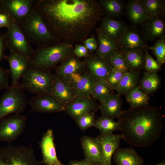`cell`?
<instances>
[{
    "mask_svg": "<svg viewBox=\"0 0 165 165\" xmlns=\"http://www.w3.org/2000/svg\"><path fill=\"white\" fill-rule=\"evenodd\" d=\"M33 7L59 41L83 42L104 13L95 0H36Z\"/></svg>",
    "mask_w": 165,
    "mask_h": 165,
    "instance_id": "1",
    "label": "cell"
},
{
    "mask_svg": "<svg viewBox=\"0 0 165 165\" xmlns=\"http://www.w3.org/2000/svg\"><path fill=\"white\" fill-rule=\"evenodd\" d=\"M122 139L137 147L150 146L160 137L163 116L156 107L149 104L123 111L118 118Z\"/></svg>",
    "mask_w": 165,
    "mask_h": 165,
    "instance_id": "2",
    "label": "cell"
},
{
    "mask_svg": "<svg viewBox=\"0 0 165 165\" xmlns=\"http://www.w3.org/2000/svg\"><path fill=\"white\" fill-rule=\"evenodd\" d=\"M18 24L30 43L37 47L51 46L61 42L50 32L41 15L33 6L27 16Z\"/></svg>",
    "mask_w": 165,
    "mask_h": 165,
    "instance_id": "3",
    "label": "cell"
},
{
    "mask_svg": "<svg viewBox=\"0 0 165 165\" xmlns=\"http://www.w3.org/2000/svg\"><path fill=\"white\" fill-rule=\"evenodd\" d=\"M74 48L72 44L62 41L51 46L37 47L30 59V65L50 70L73 54Z\"/></svg>",
    "mask_w": 165,
    "mask_h": 165,
    "instance_id": "4",
    "label": "cell"
},
{
    "mask_svg": "<svg viewBox=\"0 0 165 165\" xmlns=\"http://www.w3.org/2000/svg\"><path fill=\"white\" fill-rule=\"evenodd\" d=\"M54 76L50 70L30 66L22 77L19 84L24 90L35 95H50Z\"/></svg>",
    "mask_w": 165,
    "mask_h": 165,
    "instance_id": "5",
    "label": "cell"
},
{
    "mask_svg": "<svg viewBox=\"0 0 165 165\" xmlns=\"http://www.w3.org/2000/svg\"><path fill=\"white\" fill-rule=\"evenodd\" d=\"M24 90L19 83L10 86L0 98V121L12 114H20L28 102Z\"/></svg>",
    "mask_w": 165,
    "mask_h": 165,
    "instance_id": "6",
    "label": "cell"
},
{
    "mask_svg": "<svg viewBox=\"0 0 165 165\" xmlns=\"http://www.w3.org/2000/svg\"><path fill=\"white\" fill-rule=\"evenodd\" d=\"M30 147L10 145L0 147V165H40Z\"/></svg>",
    "mask_w": 165,
    "mask_h": 165,
    "instance_id": "7",
    "label": "cell"
},
{
    "mask_svg": "<svg viewBox=\"0 0 165 165\" xmlns=\"http://www.w3.org/2000/svg\"><path fill=\"white\" fill-rule=\"evenodd\" d=\"M11 19V24L6 32L7 48L10 52L20 54L30 60L34 49L18 24Z\"/></svg>",
    "mask_w": 165,
    "mask_h": 165,
    "instance_id": "8",
    "label": "cell"
},
{
    "mask_svg": "<svg viewBox=\"0 0 165 165\" xmlns=\"http://www.w3.org/2000/svg\"><path fill=\"white\" fill-rule=\"evenodd\" d=\"M26 116L13 114L0 121V141L9 144L16 140L24 132Z\"/></svg>",
    "mask_w": 165,
    "mask_h": 165,
    "instance_id": "9",
    "label": "cell"
},
{
    "mask_svg": "<svg viewBox=\"0 0 165 165\" xmlns=\"http://www.w3.org/2000/svg\"><path fill=\"white\" fill-rule=\"evenodd\" d=\"M64 79L70 84L76 97H92L96 80L87 71L73 74Z\"/></svg>",
    "mask_w": 165,
    "mask_h": 165,
    "instance_id": "10",
    "label": "cell"
},
{
    "mask_svg": "<svg viewBox=\"0 0 165 165\" xmlns=\"http://www.w3.org/2000/svg\"><path fill=\"white\" fill-rule=\"evenodd\" d=\"M36 0H0L2 11L18 24L28 15Z\"/></svg>",
    "mask_w": 165,
    "mask_h": 165,
    "instance_id": "11",
    "label": "cell"
},
{
    "mask_svg": "<svg viewBox=\"0 0 165 165\" xmlns=\"http://www.w3.org/2000/svg\"><path fill=\"white\" fill-rule=\"evenodd\" d=\"M146 39L137 30L127 28L117 43L119 50L131 51L149 48L147 44Z\"/></svg>",
    "mask_w": 165,
    "mask_h": 165,
    "instance_id": "12",
    "label": "cell"
},
{
    "mask_svg": "<svg viewBox=\"0 0 165 165\" xmlns=\"http://www.w3.org/2000/svg\"><path fill=\"white\" fill-rule=\"evenodd\" d=\"M32 111L45 113L61 112L65 107L50 95H35L28 102Z\"/></svg>",
    "mask_w": 165,
    "mask_h": 165,
    "instance_id": "13",
    "label": "cell"
},
{
    "mask_svg": "<svg viewBox=\"0 0 165 165\" xmlns=\"http://www.w3.org/2000/svg\"><path fill=\"white\" fill-rule=\"evenodd\" d=\"M54 134L49 129L43 135L40 144L42 155L40 164L45 165H64L58 159L54 142Z\"/></svg>",
    "mask_w": 165,
    "mask_h": 165,
    "instance_id": "14",
    "label": "cell"
},
{
    "mask_svg": "<svg viewBox=\"0 0 165 165\" xmlns=\"http://www.w3.org/2000/svg\"><path fill=\"white\" fill-rule=\"evenodd\" d=\"M84 62L87 71L96 81H106L112 69L106 59L95 54H89Z\"/></svg>",
    "mask_w": 165,
    "mask_h": 165,
    "instance_id": "15",
    "label": "cell"
},
{
    "mask_svg": "<svg viewBox=\"0 0 165 165\" xmlns=\"http://www.w3.org/2000/svg\"><path fill=\"white\" fill-rule=\"evenodd\" d=\"M50 95L65 107L76 97L70 84L55 75Z\"/></svg>",
    "mask_w": 165,
    "mask_h": 165,
    "instance_id": "16",
    "label": "cell"
},
{
    "mask_svg": "<svg viewBox=\"0 0 165 165\" xmlns=\"http://www.w3.org/2000/svg\"><path fill=\"white\" fill-rule=\"evenodd\" d=\"M81 144L85 159L97 165H105L100 143L97 138L82 136Z\"/></svg>",
    "mask_w": 165,
    "mask_h": 165,
    "instance_id": "17",
    "label": "cell"
},
{
    "mask_svg": "<svg viewBox=\"0 0 165 165\" xmlns=\"http://www.w3.org/2000/svg\"><path fill=\"white\" fill-rule=\"evenodd\" d=\"M6 60L9 64L12 80L11 85H16L19 83L20 79L30 66L29 60L20 54L11 52L7 55Z\"/></svg>",
    "mask_w": 165,
    "mask_h": 165,
    "instance_id": "18",
    "label": "cell"
},
{
    "mask_svg": "<svg viewBox=\"0 0 165 165\" xmlns=\"http://www.w3.org/2000/svg\"><path fill=\"white\" fill-rule=\"evenodd\" d=\"M97 106L92 98L76 97L70 104L65 107L66 113L75 120L84 115L95 112Z\"/></svg>",
    "mask_w": 165,
    "mask_h": 165,
    "instance_id": "19",
    "label": "cell"
},
{
    "mask_svg": "<svg viewBox=\"0 0 165 165\" xmlns=\"http://www.w3.org/2000/svg\"><path fill=\"white\" fill-rule=\"evenodd\" d=\"M97 138L101 145L105 165H112V157L119 148L121 135L100 134Z\"/></svg>",
    "mask_w": 165,
    "mask_h": 165,
    "instance_id": "20",
    "label": "cell"
},
{
    "mask_svg": "<svg viewBox=\"0 0 165 165\" xmlns=\"http://www.w3.org/2000/svg\"><path fill=\"white\" fill-rule=\"evenodd\" d=\"M141 24L146 40L152 42L165 37V22L160 16H150Z\"/></svg>",
    "mask_w": 165,
    "mask_h": 165,
    "instance_id": "21",
    "label": "cell"
},
{
    "mask_svg": "<svg viewBox=\"0 0 165 165\" xmlns=\"http://www.w3.org/2000/svg\"><path fill=\"white\" fill-rule=\"evenodd\" d=\"M61 62L56 68L55 75L63 79L73 74L81 73L85 71L86 68L84 62L74 54Z\"/></svg>",
    "mask_w": 165,
    "mask_h": 165,
    "instance_id": "22",
    "label": "cell"
},
{
    "mask_svg": "<svg viewBox=\"0 0 165 165\" xmlns=\"http://www.w3.org/2000/svg\"><path fill=\"white\" fill-rule=\"evenodd\" d=\"M127 28L122 22L107 16L102 19L99 29L104 34L117 44Z\"/></svg>",
    "mask_w": 165,
    "mask_h": 165,
    "instance_id": "23",
    "label": "cell"
},
{
    "mask_svg": "<svg viewBox=\"0 0 165 165\" xmlns=\"http://www.w3.org/2000/svg\"><path fill=\"white\" fill-rule=\"evenodd\" d=\"M117 165H143L144 160L133 148H119L113 155Z\"/></svg>",
    "mask_w": 165,
    "mask_h": 165,
    "instance_id": "24",
    "label": "cell"
},
{
    "mask_svg": "<svg viewBox=\"0 0 165 165\" xmlns=\"http://www.w3.org/2000/svg\"><path fill=\"white\" fill-rule=\"evenodd\" d=\"M125 8L128 18L134 25L142 24L150 16L140 0L129 1Z\"/></svg>",
    "mask_w": 165,
    "mask_h": 165,
    "instance_id": "25",
    "label": "cell"
},
{
    "mask_svg": "<svg viewBox=\"0 0 165 165\" xmlns=\"http://www.w3.org/2000/svg\"><path fill=\"white\" fill-rule=\"evenodd\" d=\"M122 105L120 95L113 94L100 103L99 108L102 116L118 119L123 111Z\"/></svg>",
    "mask_w": 165,
    "mask_h": 165,
    "instance_id": "26",
    "label": "cell"
},
{
    "mask_svg": "<svg viewBox=\"0 0 165 165\" xmlns=\"http://www.w3.org/2000/svg\"><path fill=\"white\" fill-rule=\"evenodd\" d=\"M98 47L95 54L107 59L119 50L117 44L104 34L98 28L97 29Z\"/></svg>",
    "mask_w": 165,
    "mask_h": 165,
    "instance_id": "27",
    "label": "cell"
},
{
    "mask_svg": "<svg viewBox=\"0 0 165 165\" xmlns=\"http://www.w3.org/2000/svg\"><path fill=\"white\" fill-rule=\"evenodd\" d=\"M140 76L139 72L129 71L124 73L114 90L120 95H126L138 86Z\"/></svg>",
    "mask_w": 165,
    "mask_h": 165,
    "instance_id": "28",
    "label": "cell"
},
{
    "mask_svg": "<svg viewBox=\"0 0 165 165\" xmlns=\"http://www.w3.org/2000/svg\"><path fill=\"white\" fill-rule=\"evenodd\" d=\"M125 58L129 71L139 72L144 68L145 56L144 50H120Z\"/></svg>",
    "mask_w": 165,
    "mask_h": 165,
    "instance_id": "29",
    "label": "cell"
},
{
    "mask_svg": "<svg viewBox=\"0 0 165 165\" xmlns=\"http://www.w3.org/2000/svg\"><path fill=\"white\" fill-rule=\"evenodd\" d=\"M161 80L156 72H146L140 81L138 86L147 95L156 91L160 87Z\"/></svg>",
    "mask_w": 165,
    "mask_h": 165,
    "instance_id": "30",
    "label": "cell"
},
{
    "mask_svg": "<svg viewBox=\"0 0 165 165\" xmlns=\"http://www.w3.org/2000/svg\"><path fill=\"white\" fill-rule=\"evenodd\" d=\"M103 12L110 18L117 17L123 13L126 5L120 0H100L98 1Z\"/></svg>",
    "mask_w": 165,
    "mask_h": 165,
    "instance_id": "31",
    "label": "cell"
},
{
    "mask_svg": "<svg viewBox=\"0 0 165 165\" xmlns=\"http://www.w3.org/2000/svg\"><path fill=\"white\" fill-rule=\"evenodd\" d=\"M94 126L103 134H112L116 130H119L120 128L118 121L115 122L113 118L102 116L95 120Z\"/></svg>",
    "mask_w": 165,
    "mask_h": 165,
    "instance_id": "32",
    "label": "cell"
},
{
    "mask_svg": "<svg viewBox=\"0 0 165 165\" xmlns=\"http://www.w3.org/2000/svg\"><path fill=\"white\" fill-rule=\"evenodd\" d=\"M126 95L127 101L130 107L135 108L148 104V95L140 89L138 86Z\"/></svg>",
    "mask_w": 165,
    "mask_h": 165,
    "instance_id": "33",
    "label": "cell"
},
{
    "mask_svg": "<svg viewBox=\"0 0 165 165\" xmlns=\"http://www.w3.org/2000/svg\"><path fill=\"white\" fill-rule=\"evenodd\" d=\"M113 90L112 87L106 81H96L92 97L98 100L101 103L113 94Z\"/></svg>",
    "mask_w": 165,
    "mask_h": 165,
    "instance_id": "34",
    "label": "cell"
},
{
    "mask_svg": "<svg viewBox=\"0 0 165 165\" xmlns=\"http://www.w3.org/2000/svg\"><path fill=\"white\" fill-rule=\"evenodd\" d=\"M145 9L151 16H164L165 3L161 0H140Z\"/></svg>",
    "mask_w": 165,
    "mask_h": 165,
    "instance_id": "35",
    "label": "cell"
},
{
    "mask_svg": "<svg viewBox=\"0 0 165 165\" xmlns=\"http://www.w3.org/2000/svg\"><path fill=\"white\" fill-rule=\"evenodd\" d=\"M106 60L112 68L123 73L129 71L126 60L120 50L114 53Z\"/></svg>",
    "mask_w": 165,
    "mask_h": 165,
    "instance_id": "36",
    "label": "cell"
},
{
    "mask_svg": "<svg viewBox=\"0 0 165 165\" xmlns=\"http://www.w3.org/2000/svg\"><path fill=\"white\" fill-rule=\"evenodd\" d=\"M149 48L152 50L159 65L161 66L165 62V37L157 39Z\"/></svg>",
    "mask_w": 165,
    "mask_h": 165,
    "instance_id": "37",
    "label": "cell"
},
{
    "mask_svg": "<svg viewBox=\"0 0 165 165\" xmlns=\"http://www.w3.org/2000/svg\"><path fill=\"white\" fill-rule=\"evenodd\" d=\"M74 120L79 128L82 130L85 131L89 128L94 126L95 121V112L84 115Z\"/></svg>",
    "mask_w": 165,
    "mask_h": 165,
    "instance_id": "38",
    "label": "cell"
},
{
    "mask_svg": "<svg viewBox=\"0 0 165 165\" xmlns=\"http://www.w3.org/2000/svg\"><path fill=\"white\" fill-rule=\"evenodd\" d=\"M145 61L144 68L147 72H157L161 68V66L148 53L147 50H144Z\"/></svg>",
    "mask_w": 165,
    "mask_h": 165,
    "instance_id": "39",
    "label": "cell"
},
{
    "mask_svg": "<svg viewBox=\"0 0 165 165\" xmlns=\"http://www.w3.org/2000/svg\"><path fill=\"white\" fill-rule=\"evenodd\" d=\"M124 73L112 68L108 76L106 81L112 87L114 90L119 84Z\"/></svg>",
    "mask_w": 165,
    "mask_h": 165,
    "instance_id": "40",
    "label": "cell"
},
{
    "mask_svg": "<svg viewBox=\"0 0 165 165\" xmlns=\"http://www.w3.org/2000/svg\"><path fill=\"white\" fill-rule=\"evenodd\" d=\"M10 75L9 69H5L0 66V90H7L9 87V78Z\"/></svg>",
    "mask_w": 165,
    "mask_h": 165,
    "instance_id": "41",
    "label": "cell"
},
{
    "mask_svg": "<svg viewBox=\"0 0 165 165\" xmlns=\"http://www.w3.org/2000/svg\"><path fill=\"white\" fill-rule=\"evenodd\" d=\"M90 51L83 45L77 44L73 49V53L78 58L86 57L89 54Z\"/></svg>",
    "mask_w": 165,
    "mask_h": 165,
    "instance_id": "42",
    "label": "cell"
},
{
    "mask_svg": "<svg viewBox=\"0 0 165 165\" xmlns=\"http://www.w3.org/2000/svg\"><path fill=\"white\" fill-rule=\"evenodd\" d=\"M82 42L83 45L89 51L96 50L97 48V41L94 36L86 38Z\"/></svg>",
    "mask_w": 165,
    "mask_h": 165,
    "instance_id": "43",
    "label": "cell"
},
{
    "mask_svg": "<svg viewBox=\"0 0 165 165\" xmlns=\"http://www.w3.org/2000/svg\"><path fill=\"white\" fill-rule=\"evenodd\" d=\"M11 18L6 13L2 11L0 12V27L7 28L10 25Z\"/></svg>",
    "mask_w": 165,
    "mask_h": 165,
    "instance_id": "44",
    "label": "cell"
},
{
    "mask_svg": "<svg viewBox=\"0 0 165 165\" xmlns=\"http://www.w3.org/2000/svg\"><path fill=\"white\" fill-rule=\"evenodd\" d=\"M7 48L6 33L0 34V63L4 60H6L7 55L4 54V51Z\"/></svg>",
    "mask_w": 165,
    "mask_h": 165,
    "instance_id": "45",
    "label": "cell"
},
{
    "mask_svg": "<svg viewBox=\"0 0 165 165\" xmlns=\"http://www.w3.org/2000/svg\"><path fill=\"white\" fill-rule=\"evenodd\" d=\"M68 165H97L92 163L86 159L81 160H72L70 162Z\"/></svg>",
    "mask_w": 165,
    "mask_h": 165,
    "instance_id": "46",
    "label": "cell"
},
{
    "mask_svg": "<svg viewBox=\"0 0 165 165\" xmlns=\"http://www.w3.org/2000/svg\"><path fill=\"white\" fill-rule=\"evenodd\" d=\"M155 165H165V160L163 161L162 162Z\"/></svg>",
    "mask_w": 165,
    "mask_h": 165,
    "instance_id": "47",
    "label": "cell"
},
{
    "mask_svg": "<svg viewBox=\"0 0 165 165\" xmlns=\"http://www.w3.org/2000/svg\"><path fill=\"white\" fill-rule=\"evenodd\" d=\"M2 11V9L1 7L0 6V12Z\"/></svg>",
    "mask_w": 165,
    "mask_h": 165,
    "instance_id": "48",
    "label": "cell"
},
{
    "mask_svg": "<svg viewBox=\"0 0 165 165\" xmlns=\"http://www.w3.org/2000/svg\"><path fill=\"white\" fill-rule=\"evenodd\" d=\"M0 28H1L0 27Z\"/></svg>",
    "mask_w": 165,
    "mask_h": 165,
    "instance_id": "49",
    "label": "cell"
}]
</instances>
